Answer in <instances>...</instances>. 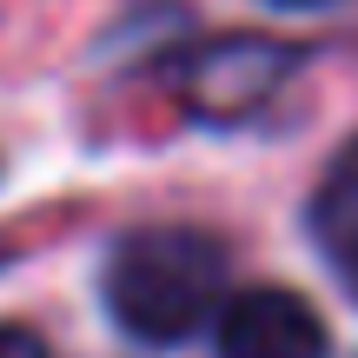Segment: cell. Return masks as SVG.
Masks as SVG:
<instances>
[{"label":"cell","mask_w":358,"mask_h":358,"mask_svg":"<svg viewBox=\"0 0 358 358\" xmlns=\"http://www.w3.org/2000/svg\"><path fill=\"white\" fill-rule=\"evenodd\" d=\"M0 358H47V345L27 325H0Z\"/></svg>","instance_id":"cell-5"},{"label":"cell","mask_w":358,"mask_h":358,"mask_svg":"<svg viewBox=\"0 0 358 358\" xmlns=\"http://www.w3.org/2000/svg\"><path fill=\"white\" fill-rule=\"evenodd\" d=\"M213 345L219 358H332V332L299 292L245 285L213 312Z\"/></svg>","instance_id":"cell-3"},{"label":"cell","mask_w":358,"mask_h":358,"mask_svg":"<svg viewBox=\"0 0 358 358\" xmlns=\"http://www.w3.org/2000/svg\"><path fill=\"white\" fill-rule=\"evenodd\" d=\"M100 292L140 345H186L226 306V245L199 226H140L106 252Z\"/></svg>","instance_id":"cell-1"},{"label":"cell","mask_w":358,"mask_h":358,"mask_svg":"<svg viewBox=\"0 0 358 358\" xmlns=\"http://www.w3.org/2000/svg\"><path fill=\"white\" fill-rule=\"evenodd\" d=\"M272 7H325V0H272Z\"/></svg>","instance_id":"cell-6"},{"label":"cell","mask_w":358,"mask_h":358,"mask_svg":"<svg viewBox=\"0 0 358 358\" xmlns=\"http://www.w3.org/2000/svg\"><path fill=\"white\" fill-rule=\"evenodd\" d=\"M312 239L345 279V292L358 299V140L325 166L319 192H312Z\"/></svg>","instance_id":"cell-4"},{"label":"cell","mask_w":358,"mask_h":358,"mask_svg":"<svg viewBox=\"0 0 358 358\" xmlns=\"http://www.w3.org/2000/svg\"><path fill=\"white\" fill-rule=\"evenodd\" d=\"M285 73H292V47L266 34H226L199 47V60L186 66V106L213 127H232V120L259 113Z\"/></svg>","instance_id":"cell-2"}]
</instances>
